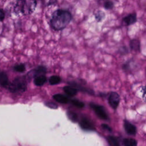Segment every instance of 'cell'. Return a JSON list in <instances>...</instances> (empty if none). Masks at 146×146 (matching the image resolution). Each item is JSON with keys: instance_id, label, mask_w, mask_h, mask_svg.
I'll list each match as a JSON object with an SVG mask.
<instances>
[{"instance_id": "obj_6", "label": "cell", "mask_w": 146, "mask_h": 146, "mask_svg": "<svg viewBox=\"0 0 146 146\" xmlns=\"http://www.w3.org/2000/svg\"><path fill=\"white\" fill-rule=\"evenodd\" d=\"M120 102V96L116 92H111L108 97V103L113 109H116Z\"/></svg>"}, {"instance_id": "obj_27", "label": "cell", "mask_w": 146, "mask_h": 146, "mask_svg": "<svg viewBox=\"0 0 146 146\" xmlns=\"http://www.w3.org/2000/svg\"><path fill=\"white\" fill-rule=\"evenodd\" d=\"M5 18V12L3 9L0 8V22H2Z\"/></svg>"}, {"instance_id": "obj_19", "label": "cell", "mask_w": 146, "mask_h": 146, "mask_svg": "<svg viewBox=\"0 0 146 146\" xmlns=\"http://www.w3.org/2000/svg\"><path fill=\"white\" fill-rule=\"evenodd\" d=\"M103 6L106 10H111L114 7V3L111 0H104Z\"/></svg>"}, {"instance_id": "obj_29", "label": "cell", "mask_w": 146, "mask_h": 146, "mask_svg": "<svg viewBox=\"0 0 146 146\" xmlns=\"http://www.w3.org/2000/svg\"><path fill=\"white\" fill-rule=\"evenodd\" d=\"M102 127L104 129H106V130H107V131H110V132L112 131V129L111 128V127H110L109 125H108L107 124H102Z\"/></svg>"}, {"instance_id": "obj_18", "label": "cell", "mask_w": 146, "mask_h": 146, "mask_svg": "<svg viewBox=\"0 0 146 146\" xmlns=\"http://www.w3.org/2000/svg\"><path fill=\"white\" fill-rule=\"evenodd\" d=\"M61 78L58 75H52L48 79L49 83L51 85H56L61 82Z\"/></svg>"}, {"instance_id": "obj_28", "label": "cell", "mask_w": 146, "mask_h": 146, "mask_svg": "<svg viewBox=\"0 0 146 146\" xmlns=\"http://www.w3.org/2000/svg\"><path fill=\"white\" fill-rule=\"evenodd\" d=\"M46 105L48 107H49L50 108H56L58 107L57 105L55 103H52V102H48V103H46Z\"/></svg>"}, {"instance_id": "obj_4", "label": "cell", "mask_w": 146, "mask_h": 146, "mask_svg": "<svg viewBox=\"0 0 146 146\" xmlns=\"http://www.w3.org/2000/svg\"><path fill=\"white\" fill-rule=\"evenodd\" d=\"M91 107L93 109L96 115L101 119L103 120H107L108 118V116L107 115V113L104 108L102 106L95 104L93 103H90Z\"/></svg>"}, {"instance_id": "obj_17", "label": "cell", "mask_w": 146, "mask_h": 146, "mask_svg": "<svg viewBox=\"0 0 146 146\" xmlns=\"http://www.w3.org/2000/svg\"><path fill=\"white\" fill-rule=\"evenodd\" d=\"M95 18L98 22H102L106 17V14L102 10H98L94 14Z\"/></svg>"}, {"instance_id": "obj_5", "label": "cell", "mask_w": 146, "mask_h": 146, "mask_svg": "<svg viewBox=\"0 0 146 146\" xmlns=\"http://www.w3.org/2000/svg\"><path fill=\"white\" fill-rule=\"evenodd\" d=\"M46 72H47V68L45 66H38L34 69L29 71L27 73L26 77L27 79H30V78L34 79L35 77L38 76L45 75L46 74Z\"/></svg>"}, {"instance_id": "obj_30", "label": "cell", "mask_w": 146, "mask_h": 146, "mask_svg": "<svg viewBox=\"0 0 146 146\" xmlns=\"http://www.w3.org/2000/svg\"><path fill=\"white\" fill-rule=\"evenodd\" d=\"M143 98L146 101V85L145 86V87H143Z\"/></svg>"}, {"instance_id": "obj_15", "label": "cell", "mask_w": 146, "mask_h": 146, "mask_svg": "<svg viewBox=\"0 0 146 146\" xmlns=\"http://www.w3.org/2000/svg\"><path fill=\"white\" fill-rule=\"evenodd\" d=\"M23 5V0H15V3L14 5V12L15 14L22 13Z\"/></svg>"}, {"instance_id": "obj_13", "label": "cell", "mask_w": 146, "mask_h": 146, "mask_svg": "<svg viewBox=\"0 0 146 146\" xmlns=\"http://www.w3.org/2000/svg\"><path fill=\"white\" fill-rule=\"evenodd\" d=\"M63 91L68 96H73L77 94L78 90L72 86H67L63 87Z\"/></svg>"}, {"instance_id": "obj_2", "label": "cell", "mask_w": 146, "mask_h": 146, "mask_svg": "<svg viewBox=\"0 0 146 146\" xmlns=\"http://www.w3.org/2000/svg\"><path fill=\"white\" fill-rule=\"evenodd\" d=\"M12 93H21L27 88V78L25 76H18L10 83L7 88Z\"/></svg>"}, {"instance_id": "obj_8", "label": "cell", "mask_w": 146, "mask_h": 146, "mask_svg": "<svg viewBox=\"0 0 146 146\" xmlns=\"http://www.w3.org/2000/svg\"><path fill=\"white\" fill-rule=\"evenodd\" d=\"M129 48L131 51L135 52H140L141 50L140 42L138 39L133 38L129 41Z\"/></svg>"}, {"instance_id": "obj_16", "label": "cell", "mask_w": 146, "mask_h": 146, "mask_svg": "<svg viewBox=\"0 0 146 146\" xmlns=\"http://www.w3.org/2000/svg\"><path fill=\"white\" fill-rule=\"evenodd\" d=\"M53 99L56 102L62 104H66L69 102V99L67 96L60 94H57L54 95Z\"/></svg>"}, {"instance_id": "obj_14", "label": "cell", "mask_w": 146, "mask_h": 146, "mask_svg": "<svg viewBox=\"0 0 146 146\" xmlns=\"http://www.w3.org/2000/svg\"><path fill=\"white\" fill-rule=\"evenodd\" d=\"M133 61L132 60H129L126 61L122 64L121 67L123 70L125 72L131 73L133 70V67H132V66H133Z\"/></svg>"}, {"instance_id": "obj_3", "label": "cell", "mask_w": 146, "mask_h": 146, "mask_svg": "<svg viewBox=\"0 0 146 146\" xmlns=\"http://www.w3.org/2000/svg\"><path fill=\"white\" fill-rule=\"evenodd\" d=\"M36 5V0H23L22 14L24 15H31L35 11Z\"/></svg>"}, {"instance_id": "obj_25", "label": "cell", "mask_w": 146, "mask_h": 146, "mask_svg": "<svg viewBox=\"0 0 146 146\" xmlns=\"http://www.w3.org/2000/svg\"><path fill=\"white\" fill-rule=\"evenodd\" d=\"M67 114H68V116L69 118H70L71 120H72V121H77L78 116H77V115H76V113H75L72 112H68L67 113Z\"/></svg>"}, {"instance_id": "obj_21", "label": "cell", "mask_w": 146, "mask_h": 146, "mask_svg": "<svg viewBox=\"0 0 146 146\" xmlns=\"http://www.w3.org/2000/svg\"><path fill=\"white\" fill-rule=\"evenodd\" d=\"M13 69L15 71L18 72H23L26 70V66L23 63H19L15 64Z\"/></svg>"}, {"instance_id": "obj_20", "label": "cell", "mask_w": 146, "mask_h": 146, "mask_svg": "<svg viewBox=\"0 0 146 146\" xmlns=\"http://www.w3.org/2000/svg\"><path fill=\"white\" fill-rule=\"evenodd\" d=\"M124 146H137L136 141L132 138H127L123 140Z\"/></svg>"}, {"instance_id": "obj_11", "label": "cell", "mask_w": 146, "mask_h": 146, "mask_svg": "<svg viewBox=\"0 0 146 146\" xmlns=\"http://www.w3.org/2000/svg\"><path fill=\"white\" fill-rule=\"evenodd\" d=\"M10 84L8 76L5 71H0V85L5 88H7Z\"/></svg>"}, {"instance_id": "obj_31", "label": "cell", "mask_w": 146, "mask_h": 146, "mask_svg": "<svg viewBox=\"0 0 146 146\" xmlns=\"http://www.w3.org/2000/svg\"><path fill=\"white\" fill-rule=\"evenodd\" d=\"M145 73H146V69H145Z\"/></svg>"}, {"instance_id": "obj_10", "label": "cell", "mask_w": 146, "mask_h": 146, "mask_svg": "<svg viewBox=\"0 0 146 146\" xmlns=\"http://www.w3.org/2000/svg\"><path fill=\"white\" fill-rule=\"evenodd\" d=\"M124 129H125L126 132L128 134L131 135H133L136 134V127L134 125H133L132 124H131V123H129V121H128L127 120H124Z\"/></svg>"}, {"instance_id": "obj_12", "label": "cell", "mask_w": 146, "mask_h": 146, "mask_svg": "<svg viewBox=\"0 0 146 146\" xmlns=\"http://www.w3.org/2000/svg\"><path fill=\"white\" fill-rule=\"evenodd\" d=\"M47 79L45 75H39L34 79V83L36 86H42L47 82Z\"/></svg>"}, {"instance_id": "obj_26", "label": "cell", "mask_w": 146, "mask_h": 146, "mask_svg": "<svg viewBox=\"0 0 146 146\" xmlns=\"http://www.w3.org/2000/svg\"><path fill=\"white\" fill-rule=\"evenodd\" d=\"M128 52V49L126 46H121L119 48V53L121 55H125Z\"/></svg>"}, {"instance_id": "obj_7", "label": "cell", "mask_w": 146, "mask_h": 146, "mask_svg": "<svg viewBox=\"0 0 146 146\" xmlns=\"http://www.w3.org/2000/svg\"><path fill=\"white\" fill-rule=\"evenodd\" d=\"M137 21V15L136 13H130L122 19V23L124 26H129L135 24Z\"/></svg>"}, {"instance_id": "obj_23", "label": "cell", "mask_w": 146, "mask_h": 146, "mask_svg": "<svg viewBox=\"0 0 146 146\" xmlns=\"http://www.w3.org/2000/svg\"><path fill=\"white\" fill-rule=\"evenodd\" d=\"M71 102L73 104V105H74L75 107H76L79 108H82L84 107V104L82 102L78 100L77 99H73L71 101Z\"/></svg>"}, {"instance_id": "obj_22", "label": "cell", "mask_w": 146, "mask_h": 146, "mask_svg": "<svg viewBox=\"0 0 146 146\" xmlns=\"http://www.w3.org/2000/svg\"><path fill=\"white\" fill-rule=\"evenodd\" d=\"M107 140L110 146H119V142L115 137L112 136H108Z\"/></svg>"}, {"instance_id": "obj_1", "label": "cell", "mask_w": 146, "mask_h": 146, "mask_svg": "<svg viewBox=\"0 0 146 146\" xmlns=\"http://www.w3.org/2000/svg\"><path fill=\"white\" fill-rule=\"evenodd\" d=\"M72 18L71 13L66 10L58 9L52 13L50 19V25L52 28L59 31L66 28L71 22Z\"/></svg>"}, {"instance_id": "obj_24", "label": "cell", "mask_w": 146, "mask_h": 146, "mask_svg": "<svg viewBox=\"0 0 146 146\" xmlns=\"http://www.w3.org/2000/svg\"><path fill=\"white\" fill-rule=\"evenodd\" d=\"M57 1L58 0H41V2L44 6H48L55 4Z\"/></svg>"}, {"instance_id": "obj_9", "label": "cell", "mask_w": 146, "mask_h": 146, "mask_svg": "<svg viewBox=\"0 0 146 146\" xmlns=\"http://www.w3.org/2000/svg\"><path fill=\"white\" fill-rule=\"evenodd\" d=\"M80 125L82 128L86 130H94L95 129L92 123L86 118H83L80 122Z\"/></svg>"}]
</instances>
